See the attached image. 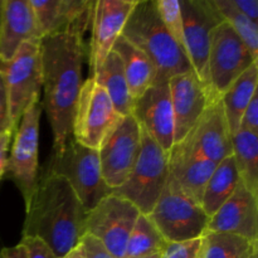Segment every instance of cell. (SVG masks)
I'll return each instance as SVG.
<instances>
[{
	"label": "cell",
	"mask_w": 258,
	"mask_h": 258,
	"mask_svg": "<svg viewBox=\"0 0 258 258\" xmlns=\"http://www.w3.org/2000/svg\"><path fill=\"white\" fill-rule=\"evenodd\" d=\"M92 10L78 18L64 32L44 37L40 42L43 90L42 107L53 134L52 154L62 153L72 138L76 103L82 87V66L87 54L85 34L91 27Z\"/></svg>",
	"instance_id": "1"
},
{
	"label": "cell",
	"mask_w": 258,
	"mask_h": 258,
	"mask_svg": "<svg viewBox=\"0 0 258 258\" xmlns=\"http://www.w3.org/2000/svg\"><path fill=\"white\" fill-rule=\"evenodd\" d=\"M86 217L87 211L71 184L63 176L42 170L25 209L22 236L37 237L63 258L86 234Z\"/></svg>",
	"instance_id": "2"
},
{
	"label": "cell",
	"mask_w": 258,
	"mask_h": 258,
	"mask_svg": "<svg viewBox=\"0 0 258 258\" xmlns=\"http://www.w3.org/2000/svg\"><path fill=\"white\" fill-rule=\"evenodd\" d=\"M121 35L148 55L156 70L155 83L193 71L186 54L164 27L154 0L136 3Z\"/></svg>",
	"instance_id": "3"
},
{
	"label": "cell",
	"mask_w": 258,
	"mask_h": 258,
	"mask_svg": "<svg viewBox=\"0 0 258 258\" xmlns=\"http://www.w3.org/2000/svg\"><path fill=\"white\" fill-rule=\"evenodd\" d=\"M43 170L63 176L87 212L112 191L103 180L98 150L81 145L72 138L68 139L62 153L50 154Z\"/></svg>",
	"instance_id": "4"
},
{
	"label": "cell",
	"mask_w": 258,
	"mask_h": 258,
	"mask_svg": "<svg viewBox=\"0 0 258 258\" xmlns=\"http://www.w3.org/2000/svg\"><path fill=\"white\" fill-rule=\"evenodd\" d=\"M141 127V126H140ZM169 178L168 153L141 127V146L136 163L125 183L112 193L130 201L139 212L149 214Z\"/></svg>",
	"instance_id": "5"
},
{
	"label": "cell",
	"mask_w": 258,
	"mask_h": 258,
	"mask_svg": "<svg viewBox=\"0 0 258 258\" xmlns=\"http://www.w3.org/2000/svg\"><path fill=\"white\" fill-rule=\"evenodd\" d=\"M148 216L168 243L201 238L209 222L201 204L183 193L171 178Z\"/></svg>",
	"instance_id": "6"
},
{
	"label": "cell",
	"mask_w": 258,
	"mask_h": 258,
	"mask_svg": "<svg viewBox=\"0 0 258 258\" xmlns=\"http://www.w3.org/2000/svg\"><path fill=\"white\" fill-rule=\"evenodd\" d=\"M40 101L33 103L20 118L13 135L4 178L10 179L19 189L25 209L29 207L39 178V122Z\"/></svg>",
	"instance_id": "7"
},
{
	"label": "cell",
	"mask_w": 258,
	"mask_h": 258,
	"mask_svg": "<svg viewBox=\"0 0 258 258\" xmlns=\"http://www.w3.org/2000/svg\"><path fill=\"white\" fill-rule=\"evenodd\" d=\"M257 62L241 38L226 22L211 35L207 63V91L212 102L221 100L229 86Z\"/></svg>",
	"instance_id": "8"
},
{
	"label": "cell",
	"mask_w": 258,
	"mask_h": 258,
	"mask_svg": "<svg viewBox=\"0 0 258 258\" xmlns=\"http://www.w3.org/2000/svg\"><path fill=\"white\" fill-rule=\"evenodd\" d=\"M9 102L10 121L17 128L25 111L39 101L43 88L40 43H24L17 54L0 64Z\"/></svg>",
	"instance_id": "9"
},
{
	"label": "cell",
	"mask_w": 258,
	"mask_h": 258,
	"mask_svg": "<svg viewBox=\"0 0 258 258\" xmlns=\"http://www.w3.org/2000/svg\"><path fill=\"white\" fill-rule=\"evenodd\" d=\"M122 116L116 112L107 93L93 78L83 81L72 121V139L98 150Z\"/></svg>",
	"instance_id": "10"
},
{
	"label": "cell",
	"mask_w": 258,
	"mask_h": 258,
	"mask_svg": "<svg viewBox=\"0 0 258 258\" xmlns=\"http://www.w3.org/2000/svg\"><path fill=\"white\" fill-rule=\"evenodd\" d=\"M139 214L130 201L111 191L87 212L86 234L98 239L115 258H125L128 237Z\"/></svg>",
	"instance_id": "11"
},
{
	"label": "cell",
	"mask_w": 258,
	"mask_h": 258,
	"mask_svg": "<svg viewBox=\"0 0 258 258\" xmlns=\"http://www.w3.org/2000/svg\"><path fill=\"white\" fill-rule=\"evenodd\" d=\"M141 146V127L133 115L123 116L98 149L101 170L111 190L126 181Z\"/></svg>",
	"instance_id": "12"
},
{
	"label": "cell",
	"mask_w": 258,
	"mask_h": 258,
	"mask_svg": "<svg viewBox=\"0 0 258 258\" xmlns=\"http://www.w3.org/2000/svg\"><path fill=\"white\" fill-rule=\"evenodd\" d=\"M170 150L219 164L232 155V135L221 100L207 107L190 133Z\"/></svg>",
	"instance_id": "13"
},
{
	"label": "cell",
	"mask_w": 258,
	"mask_h": 258,
	"mask_svg": "<svg viewBox=\"0 0 258 258\" xmlns=\"http://www.w3.org/2000/svg\"><path fill=\"white\" fill-rule=\"evenodd\" d=\"M179 3L183 18L186 57L194 73L206 86L211 35L223 19L211 0H179Z\"/></svg>",
	"instance_id": "14"
},
{
	"label": "cell",
	"mask_w": 258,
	"mask_h": 258,
	"mask_svg": "<svg viewBox=\"0 0 258 258\" xmlns=\"http://www.w3.org/2000/svg\"><path fill=\"white\" fill-rule=\"evenodd\" d=\"M139 0H97L91 19L90 77L97 75Z\"/></svg>",
	"instance_id": "15"
},
{
	"label": "cell",
	"mask_w": 258,
	"mask_h": 258,
	"mask_svg": "<svg viewBox=\"0 0 258 258\" xmlns=\"http://www.w3.org/2000/svg\"><path fill=\"white\" fill-rule=\"evenodd\" d=\"M133 116L164 151H170L174 145V113L169 81L154 83L136 98Z\"/></svg>",
	"instance_id": "16"
},
{
	"label": "cell",
	"mask_w": 258,
	"mask_h": 258,
	"mask_svg": "<svg viewBox=\"0 0 258 258\" xmlns=\"http://www.w3.org/2000/svg\"><path fill=\"white\" fill-rule=\"evenodd\" d=\"M169 88L174 113V144H178L190 133L212 101L194 71L171 77Z\"/></svg>",
	"instance_id": "17"
},
{
	"label": "cell",
	"mask_w": 258,
	"mask_h": 258,
	"mask_svg": "<svg viewBox=\"0 0 258 258\" xmlns=\"http://www.w3.org/2000/svg\"><path fill=\"white\" fill-rule=\"evenodd\" d=\"M42 39L30 0H0V64L9 62L24 43Z\"/></svg>",
	"instance_id": "18"
},
{
	"label": "cell",
	"mask_w": 258,
	"mask_h": 258,
	"mask_svg": "<svg viewBox=\"0 0 258 258\" xmlns=\"http://www.w3.org/2000/svg\"><path fill=\"white\" fill-rule=\"evenodd\" d=\"M207 231L236 234L258 242V196L239 183L231 198L209 218Z\"/></svg>",
	"instance_id": "19"
},
{
	"label": "cell",
	"mask_w": 258,
	"mask_h": 258,
	"mask_svg": "<svg viewBox=\"0 0 258 258\" xmlns=\"http://www.w3.org/2000/svg\"><path fill=\"white\" fill-rule=\"evenodd\" d=\"M217 165L218 164L208 159L184 155L174 150L168 153L169 178L175 181L183 193L199 204L204 188Z\"/></svg>",
	"instance_id": "20"
},
{
	"label": "cell",
	"mask_w": 258,
	"mask_h": 258,
	"mask_svg": "<svg viewBox=\"0 0 258 258\" xmlns=\"http://www.w3.org/2000/svg\"><path fill=\"white\" fill-rule=\"evenodd\" d=\"M43 38L62 33L93 9L92 0H30Z\"/></svg>",
	"instance_id": "21"
},
{
	"label": "cell",
	"mask_w": 258,
	"mask_h": 258,
	"mask_svg": "<svg viewBox=\"0 0 258 258\" xmlns=\"http://www.w3.org/2000/svg\"><path fill=\"white\" fill-rule=\"evenodd\" d=\"M112 50L120 57L130 93L134 100H136L155 83V67L143 50L122 35L117 38Z\"/></svg>",
	"instance_id": "22"
},
{
	"label": "cell",
	"mask_w": 258,
	"mask_h": 258,
	"mask_svg": "<svg viewBox=\"0 0 258 258\" xmlns=\"http://www.w3.org/2000/svg\"><path fill=\"white\" fill-rule=\"evenodd\" d=\"M93 80L105 90L118 115H133L135 100L130 93L120 57L113 50L103 60Z\"/></svg>",
	"instance_id": "23"
},
{
	"label": "cell",
	"mask_w": 258,
	"mask_h": 258,
	"mask_svg": "<svg viewBox=\"0 0 258 258\" xmlns=\"http://www.w3.org/2000/svg\"><path fill=\"white\" fill-rule=\"evenodd\" d=\"M258 63L254 62L246 72L242 73L221 97L224 116L231 135L239 130L241 118L252 97L257 93Z\"/></svg>",
	"instance_id": "24"
},
{
	"label": "cell",
	"mask_w": 258,
	"mask_h": 258,
	"mask_svg": "<svg viewBox=\"0 0 258 258\" xmlns=\"http://www.w3.org/2000/svg\"><path fill=\"white\" fill-rule=\"evenodd\" d=\"M241 183L238 169L233 156H228L216 166L202 197L201 206L211 218L222 204L231 198Z\"/></svg>",
	"instance_id": "25"
},
{
	"label": "cell",
	"mask_w": 258,
	"mask_h": 258,
	"mask_svg": "<svg viewBox=\"0 0 258 258\" xmlns=\"http://www.w3.org/2000/svg\"><path fill=\"white\" fill-rule=\"evenodd\" d=\"M232 156L236 161L241 183L258 196V136L239 128L232 135Z\"/></svg>",
	"instance_id": "26"
},
{
	"label": "cell",
	"mask_w": 258,
	"mask_h": 258,
	"mask_svg": "<svg viewBox=\"0 0 258 258\" xmlns=\"http://www.w3.org/2000/svg\"><path fill=\"white\" fill-rule=\"evenodd\" d=\"M257 243L236 234L207 231L202 237L201 258H249L258 251Z\"/></svg>",
	"instance_id": "27"
},
{
	"label": "cell",
	"mask_w": 258,
	"mask_h": 258,
	"mask_svg": "<svg viewBox=\"0 0 258 258\" xmlns=\"http://www.w3.org/2000/svg\"><path fill=\"white\" fill-rule=\"evenodd\" d=\"M166 243L168 242L161 236L150 217L140 213L128 237L125 258L160 253Z\"/></svg>",
	"instance_id": "28"
},
{
	"label": "cell",
	"mask_w": 258,
	"mask_h": 258,
	"mask_svg": "<svg viewBox=\"0 0 258 258\" xmlns=\"http://www.w3.org/2000/svg\"><path fill=\"white\" fill-rule=\"evenodd\" d=\"M213 7L219 13L223 22H226L233 32L241 38L248 48L254 59H258V25L249 18L239 13L229 0H211Z\"/></svg>",
	"instance_id": "29"
},
{
	"label": "cell",
	"mask_w": 258,
	"mask_h": 258,
	"mask_svg": "<svg viewBox=\"0 0 258 258\" xmlns=\"http://www.w3.org/2000/svg\"><path fill=\"white\" fill-rule=\"evenodd\" d=\"M156 10H158L164 27L168 30L170 37L175 40L176 44L183 49L186 54L185 42H184L183 18L179 0H154Z\"/></svg>",
	"instance_id": "30"
},
{
	"label": "cell",
	"mask_w": 258,
	"mask_h": 258,
	"mask_svg": "<svg viewBox=\"0 0 258 258\" xmlns=\"http://www.w3.org/2000/svg\"><path fill=\"white\" fill-rule=\"evenodd\" d=\"M202 237L184 242H169L161 251V258H201Z\"/></svg>",
	"instance_id": "31"
},
{
	"label": "cell",
	"mask_w": 258,
	"mask_h": 258,
	"mask_svg": "<svg viewBox=\"0 0 258 258\" xmlns=\"http://www.w3.org/2000/svg\"><path fill=\"white\" fill-rule=\"evenodd\" d=\"M20 243L24 246L27 258H58L52 249L37 237L22 236Z\"/></svg>",
	"instance_id": "32"
},
{
	"label": "cell",
	"mask_w": 258,
	"mask_h": 258,
	"mask_svg": "<svg viewBox=\"0 0 258 258\" xmlns=\"http://www.w3.org/2000/svg\"><path fill=\"white\" fill-rule=\"evenodd\" d=\"M78 246H80L85 258H115L102 246L98 239L93 238L90 234H85L81 238Z\"/></svg>",
	"instance_id": "33"
},
{
	"label": "cell",
	"mask_w": 258,
	"mask_h": 258,
	"mask_svg": "<svg viewBox=\"0 0 258 258\" xmlns=\"http://www.w3.org/2000/svg\"><path fill=\"white\" fill-rule=\"evenodd\" d=\"M241 130L249 131L252 134H258V95L252 97L251 102L248 103L247 108L244 110L241 118Z\"/></svg>",
	"instance_id": "34"
},
{
	"label": "cell",
	"mask_w": 258,
	"mask_h": 258,
	"mask_svg": "<svg viewBox=\"0 0 258 258\" xmlns=\"http://www.w3.org/2000/svg\"><path fill=\"white\" fill-rule=\"evenodd\" d=\"M9 130L15 131V128L13 127L12 121H10L7 88H5L4 77H3V73L0 71V135Z\"/></svg>",
	"instance_id": "35"
},
{
	"label": "cell",
	"mask_w": 258,
	"mask_h": 258,
	"mask_svg": "<svg viewBox=\"0 0 258 258\" xmlns=\"http://www.w3.org/2000/svg\"><path fill=\"white\" fill-rule=\"evenodd\" d=\"M13 135L14 131L9 130L5 131L0 135V181L4 179L5 169H7V161H8V153H9V146L12 144Z\"/></svg>",
	"instance_id": "36"
},
{
	"label": "cell",
	"mask_w": 258,
	"mask_h": 258,
	"mask_svg": "<svg viewBox=\"0 0 258 258\" xmlns=\"http://www.w3.org/2000/svg\"><path fill=\"white\" fill-rule=\"evenodd\" d=\"M231 4L242 13L246 15L247 18L252 20V22H258V2L257 0H229Z\"/></svg>",
	"instance_id": "37"
},
{
	"label": "cell",
	"mask_w": 258,
	"mask_h": 258,
	"mask_svg": "<svg viewBox=\"0 0 258 258\" xmlns=\"http://www.w3.org/2000/svg\"><path fill=\"white\" fill-rule=\"evenodd\" d=\"M0 258H27L24 246L22 243H18L13 247H5L0 251Z\"/></svg>",
	"instance_id": "38"
},
{
	"label": "cell",
	"mask_w": 258,
	"mask_h": 258,
	"mask_svg": "<svg viewBox=\"0 0 258 258\" xmlns=\"http://www.w3.org/2000/svg\"><path fill=\"white\" fill-rule=\"evenodd\" d=\"M63 258H85V256H83L82 251H81V248H80V246H77L76 248H73L72 251L68 252V253L66 254V256Z\"/></svg>",
	"instance_id": "39"
},
{
	"label": "cell",
	"mask_w": 258,
	"mask_h": 258,
	"mask_svg": "<svg viewBox=\"0 0 258 258\" xmlns=\"http://www.w3.org/2000/svg\"><path fill=\"white\" fill-rule=\"evenodd\" d=\"M131 258H161V252H160V253L149 254V256H143V257H131Z\"/></svg>",
	"instance_id": "40"
},
{
	"label": "cell",
	"mask_w": 258,
	"mask_h": 258,
	"mask_svg": "<svg viewBox=\"0 0 258 258\" xmlns=\"http://www.w3.org/2000/svg\"><path fill=\"white\" fill-rule=\"evenodd\" d=\"M249 258H258V251H257V252H254V253L252 254V256L249 257Z\"/></svg>",
	"instance_id": "41"
}]
</instances>
